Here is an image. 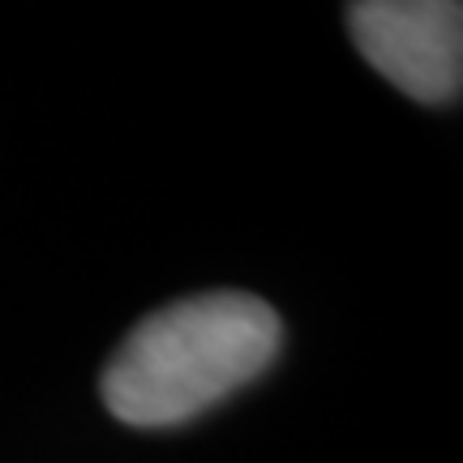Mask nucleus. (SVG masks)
<instances>
[{"instance_id":"nucleus-1","label":"nucleus","mask_w":463,"mask_h":463,"mask_svg":"<svg viewBox=\"0 0 463 463\" xmlns=\"http://www.w3.org/2000/svg\"><path fill=\"white\" fill-rule=\"evenodd\" d=\"M283 322L249 292H202L142 317L99 378L103 403L133 430H176L262 378Z\"/></svg>"},{"instance_id":"nucleus-2","label":"nucleus","mask_w":463,"mask_h":463,"mask_svg":"<svg viewBox=\"0 0 463 463\" xmlns=\"http://www.w3.org/2000/svg\"><path fill=\"white\" fill-rule=\"evenodd\" d=\"M347 31L369 65L420 103H455L463 86V9L455 0H361Z\"/></svg>"}]
</instances>
